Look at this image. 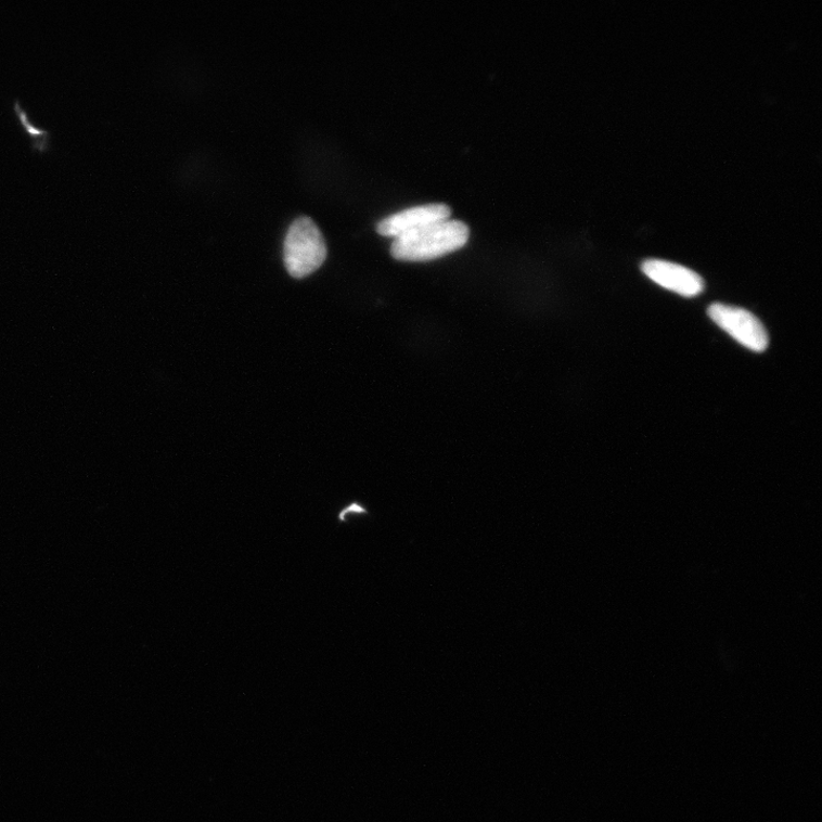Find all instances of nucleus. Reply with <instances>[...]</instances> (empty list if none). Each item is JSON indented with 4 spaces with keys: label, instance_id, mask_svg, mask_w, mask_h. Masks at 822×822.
Returning <instances> with one entry per match:
<instances>
[{
    "label": "nucleus",
    "instance_id": "f257e3e1",
    "mask_svg": "<svg viewBox=\"0 0 822 822\" xmlns=\"http://www.w3.org/2000/svg\"><path fill=\"white\" fill-rule=\"evenodd\" d=\"M470 236L468 227L458 220L432 223L396 237L391 255L404 262H425L461 249Z\"/></svg>",
    "mask_w": 822,
    "mask_h": 822
},
{
    "label": "nucleus",
    "instance_id": "f03ea898",
    "mask_svg": "<svg viewBox=\"0 0 822 822\" xmlns=\"http://www.w3.org/2000/svg\"><path fill=\"white\" fill-rule=\"evenodd\" d=\"M285 265L293 278L317 271L327 257V246L314 221L299 216L290 227L284 247Z\"/></svg>",
    "mask_w": 822,
    "mask_h": 822
},
{
    "label": "nucleus",
    "instance_id": "7ed1b4c3",
    "mask_svg": "<svg viewBox=\"0 0 822 822\" xmlns=\"http://www.w3.org/2000/svg\"><path fill=\"white\" fill-rule=\"evenodd\" d=\"M707 313L709 318L735 341L754 352H763L769 345V336L762 324L749 311L714 303Z\"/></svg>",
    "mask_w": 822,
    "mask_h": 822
},
{
    "label": "nucleus",
    "instance_id": "20e7f679",
    "mask_svg": "<svg viewBox=\"0 0 822 822\" xmlns=\"http://www.w3.org/2000/svg\"><path fill=\"white\" fill-rule=\"evenodd\" d=\"M450 215L451 208L446 204L436 203L410 207L383 219L377 226V232L396 240L406 233L448 220Z\"/></svg>",
    "mask_w": 822,
    "mask_h": 822
},
{
    "label": "nucleus",
    "instance_id": "39448f33",
    "mask_svg": "<svg viewBox=\"0 0 822 822\" xmlns=\"http://www.w3.org/2000/svg\"><path fill=\"white\" fill-rule=\"evenodd\" d=\"M642 271L659 286L684 297L697 296L705 288L704 280L698 273L660 259H647L642 265Z\"/></svg>",
    "mask_w": 822,
    "mask_h": 822
},
{
    "label": "nucleus",
    "instance_id": "423d86ee",
    "mask_svg": "<svg viewBox=\"0 0 822 822\" xmlns=\"http://www.w3.org/2000/svg\"><path fill=\"white\" fill-rule=\"evenodd\" d=\"M13 111L18 125L30 139L31 149L39 154L49 153L51 149V132L44 127L37 126L27 110L21 104L18 99L14 100Z\"/></svg>",
    "mask_w": 822,
    "mask_h": 822
},
{
    "label": "nucleus",
    "instance_id": "0eeeda50",
    "mask_svg": "<svg viewBox=\"0 0 822 822\" xmlns=\"http://www.w3.org/2000/svg\"><path fill=\"white\" fill-rule=\"evenodd\" d=\"M365 513H367V509H365V508H363V506H362L361 504H359V503H355V504H351V505H349V506H346V508H345V509H344V510H343V511L339 513V521H341L342 523H344V522H346V518H349V516H350L351 514H357V515H359V514H365Z\"/></svg>",
    "mask_w": 822,
    "mask_h": 822
}]
</instances>
